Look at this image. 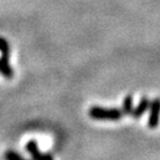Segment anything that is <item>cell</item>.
<instances>
[{"label": "cell", "instance_id": "cell-1", "mask_svg": "<svg viewBox=\"0 0 160 160\" xmlns=\"http://www.w3.org/2000/svg\"><path fill=\"white\" fill-rule=\"evenodd\" d=\"M89 118L98 121H120L125 114L119 108H104L100 106H92L88 110Z\"/></svg>", "mask_w": 160, "mask_h": 160}, {"label": "cell", "instance_id": "cell-2", "mask_svg": "<svg viewBox=\"0 0 160 160\" xmlns=\"http://www.w3.org/2000/svg\"><path fill=\"white\" fill-rule=\"evenodd\" d=\"M149 114L147 120V126L151 129H155L160 123V97L151 100L149 104Z\"/></svg>", "mask_w": 160, "mask_h": 160}, {"label": "cell", "instance_id": "cell-3", "mask_svg": "<svg viewBox=\"0 0 160 160\" xmlns=\"http://www.w3.org/2000/svg\"><path fill=\"white\" fill-rule=\"evenodd\" d=\"M149 104H151V100H149L148 97H146V96L141 97L137 107L133 108V112H132L131 116L133 118V119H135V120L140 119V118H142L143 114L148 110Z\"/></svg>", "mask_w": 160, "mask_h": 160}, {"label": "cell", "instance_id": "cell-4", "mask_svg": "<svg viewBox=\"0 0 160 160\" xmlns=\"http://www.w3.org/2000/svg\"><path fill=\"white\" fill-rule=\"evenodd\" d=\"M0 74L7 80L13 78L14 72H13V69L10 65V58H5L2 56L0 57Z\"/></svg>", "mask_w": 160, "mask_h": 160}, {"label": "cell", "instance_id": "cell-5", "mask_svg": "<svg viewBox=\"0 0 160 160\" xmlns=\"http://www.w3.org/2000/svg\"><path fill=\"white\" fill-rule=\"evenodd\" d=\"M25 149L29 152V154L31 155V159L32 160H40L42 159V155L43 153L39 151L38 147V143L36 140H30L25 145Z\"/></svg>", "mask_w": 160, "mask_h": 160}, {"label": "cell", "instance_id": "cell-6", "mask_svg": "<svg viewBox=\"0 0 160 160\" xmlns=\"http://www.w3.org/2000/svg\"><path fill=\"white\" fill-rule=\"evenodd\" d=\"M133 108H134V103H133V95L128 94L125 96L123 101H122V113L126 115H131L132 112H133Z\"/></svg>", "mask_w": 160, "mask_h": 160}, {"label": "cell", "instance_id": "cell-7", "mask_svg": "<svg viewBox=\"0 0 160 160\" xmlns=\"http://www.w3.org/2000/svg\"><path fill=\"white\" fill-rule=\"evenodd\" d=\"M4 159L5 160H30V159H26L25 157H23L20 153H18L16 151H12V149H8V151H6L5 153H4Z\"/></svg>", "mask_w": 160, "mask_h": 160}, {"label": "cell", "instance_id": "cell-8", "mask_svg": "<svg viewBox=\"0 0 160 160\" xmlns=\"http://www.w3.org/2000/svg\"><path fill=\"white\" fill-rule=\"evenodd\" d=\"M0 52L2 57L10 58V44L4 37H0Z\"/></svg>", "mask_w": 160, "mask_h": 160}, {"label": "cell", "instance_id": "cell-9", "mask_svg": "<svg viewBox=\"0 0 160 160\" xmlns=\"http://www.w3.org/2000/svg\"><path fill=\"white\" fill-rule=\"evenodd\" d=\"M40 160H53V157H52L50 153H43L42 155V159Z\"/></svg>", "mask_w": 160, "mask_h": 160}]
</instances>
